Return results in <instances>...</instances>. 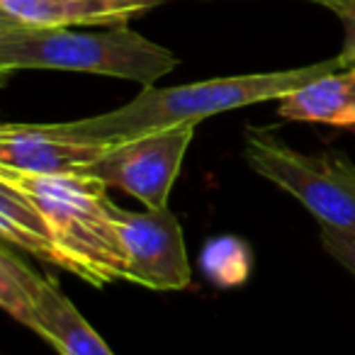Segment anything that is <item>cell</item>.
Returning <instances> with one entry per match:
<instances>
[{
    "mask_svg": "<svg viewBox=\"0 0 355 355\" xmlns=\"http://www.w3.org/2000/svg\"><path fill=\"white\" fill-rule=\"evenodd\" d=\"M42 275L32 270L10 246L3 243L0 253V306L27 329H35V300Z\"/></svg>",
    "mask_w": 355,
    "mask_h": 355,
    "instance_id": "cell-12",
    "label": "cell"
},
{
    "mask_svg": "<svg viewBox=\"0 0 355 355\" xmlns=\"http://www.w3.org/2000/svg\"><path fill=\"white\" fill-rule=\"evenodd\" d=\"M277 103L280 117L290 122L355 129V69H340L321 76Z\"/></svg>",
    "mask_w": 355,
    "mask_h": 355,
    "instance_id": "cell-11",
    "label": "cell"
},
{
    "mask_svg": "<svg viewBox=\"0 0 355 355\" xmlns=\"http://www.w3.org/2000/svg\"><path fill=\"white\" fill-rule=\"evenodd\" d=\"M340 69L343 66L336 56V59L300 66V69L224 76V78L198 80V83L173 85V88L151 85V88H141L137 98L117 110L73 119V122H51V127L66 137L83 139V141H122V139L175 127V124H198L229 110L248 107L268 100H282L302 85Z\"/></svg>",
    "mask_w": 355,
    "mask_h": 355,
    "instance_id": "cell-1",
    "label": "cell"
},
{
    "mask_svg": "<svg viewBox=\"0 0 355 355\" xmlns=\"http://www.w3.org/2000/svg\"><path fill=\"white\" fill-rule=\"evenodd\" d=\"M163 0H0V22L25 27H114Z\"/></svg>",
    "mask_w": 355,
    "mask_h": 355,
    "instance_id": "cell-8",
    "label": "cell"
},
{
    "mask_svg": "<svg viewBox=\"0 0 355 355\" xmlns=\"http://www.w3.org/2000/svg\"><path fill=\"white\" fill-rule=\"evenodd\" d=\"M0 178L30 195L44 212L69 261V272L95 287L127 280V248L103 180L93 175H32L6 168H0Z\"/></svg>",
    "mask_w": 355,
    "mask_h": 355,
    "instance_id": "cell-3",
    "label": "cell"
},
{
    "mask_svg": "<svg viewBox=\"0 0 355 355\" xmlns=\"http://www.w3.org/2000/svg\"><path fill=\"white\" fill-rule=\"evenodd\" d=\"M202 270L214 285H241L251 270L248 251L239 239H217L202 251Z\"/></svg>",
    "mask_w": 355,
    "mask_h": 355,
    "instance_id": "cell-13",
    "label": "cell"
},
{
    "mask_svg": "<svg viewBox=\"0 0 355 355\" xmlns=\"http://www.w3.org/2000/svg\"><path fill=\"white\" fill-rule=\"evenodd\" d=\"M243 156L253 173L309 209L319 227L355 236V163L348 156L297 151L268 132H248Z\"/></svg>",
    "mask_w": 355,
    "mask_h": 355,
    "instance_id": "cell-4",
    "label": "cell"
},
{
    "mask_svg": "<svg viewBox=\"0 0 355 355\" xmlns=\"http://www.w3.org/2000/svg\"><path fill=\"white\" fill-rule=\"evenodd\" d=\"M180 59L129 25L80 32L73 27H25L0 22V73L73 71L134 80L151 88Z\"/></svg>",
    "mask_w": 355,
    "mask_h": 355,
    "instance_id": "cell-2",
    "label": "cell"
},
{
    "mask_svg": "<svg viewBox=\"0 0 355 355\" xmlns=\"http://www.w3.org/2000/svg\"><path fill=\"white\" fill-rule=\"evenodd\" d=\"M326 10H331L343 25V49L338 59L343 69H355V0H336Z\"/></svg>",
    "mask_w": 355,
    "mask_h": 355,
    "instance_id": "cell-14",
    "label": "cell"
},
{
    "mask_svg": "<svg viewBox=\"0 0 355 355\" xmlns=\"http://www.w3.org/2000/svg\"><path fill=\"white\" fill-rule=\"evenodd\" d=\"M198 124H175L156 132L112 141L110 148L85 171L107 188H119L144 202L146 209L168 207L183 158Z\"/></svg>",
    "mask_w": 355,
    "mask_h": 355,
    "instance_id": "cell-5",
    "label": "cell"
},
{
    "mask_svg": "<svg viewBox=\"0 0 355 355\" xmlns=\"http://www.w3.org/2000/svg\"><path fill=\"white\" fill-rule=\"evenodd\" d=\"M35 331L59 355H114L90 321L76 309L54 277H44L37 287Z\"/></svg>",
    "mask_w": 355,
    "mask_h": 355,
    "instance_id": "cell-9",
    "label": "cell"
},
{
    "mask_svg": "<svg viewBox=\"0 0 355 355\" xmlns=\"http://www.w3.org/2000/svg\"><path fill=\"white\" fill-rule=\"evenodd\" d=\"M119 234L127 248V282L158 292L190 285V258L183 227L171 207L129 212L114 205Z\"/></svg>",
    "mask_w": 355,
    "mask_h": 355,
    "instance_id": "cell-6",
    "label": "cell"
},
{
    "mask_svg": "<svg viewBox=\"0 0 355 355\" xmlns=\"http://www.w3.org/2000/svg\"><path fill=\"white\" fill-rule=\"evenodd\" d=\"M309 3H316V6H321V8H329L331 3H336V0H309Z\"/></svg>",
    "mask_w": 355,
    "mask_h": 355,
    "instance_id": "cell-16",
    "label": "cell"
},
{
    "mask_svg": "<svg viewBox=\"0 0 355 355\" xmlns=\"http://www.w3.org/2000/svg\"><path fill=\"white\" fill-rule=\"evenodd\" d=\"M319 239H321L324 251L329 253L334 261H338L345 270H350L355 275V236L319 227Z\"/></svg>",
    "mask_w": 355,
    "mask_h": 355,
    "instance_id": "cell-15",
    "label": "cell"
},
{
    "mask_svg": "<svg viewBox=\"0 0 355 355\" xmlns=\"http://www.w3.org/2000/svg\"><path fill=\"white\" fill-rule=\"evenodd\" d=\"M0 236L3 243L30 253L37 261L69 272V261L61 253L44 212L17 185L0 178Z\"/></svg>",
    "mask_w": 355,
    "mask_h": 355,
    "instance_id": "cell-10",
    "label": "cell"
},
{
    "mask_svg": "<svg viewBox=\"0 0 355 355\" xmlns=\"http://www.w3.org/2000/svg\"><path fill=\"white\" fill-rule=\"evenodd\" d=\"M112 141H83L51 124H3L0 168L32 175H85Z\"/></svg>",
    "mask_w": 355,
    "mask_h": 355,
    "instance_id": "cell-7",
    "label": "cell"
}]
</instances>
